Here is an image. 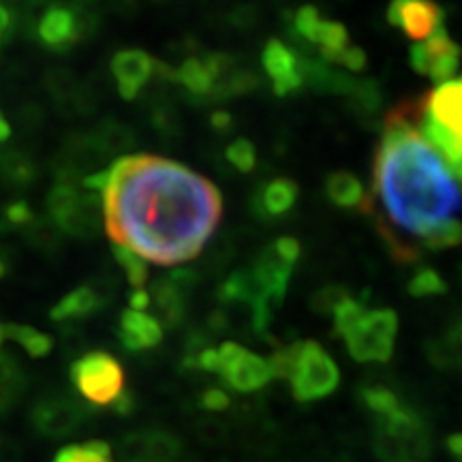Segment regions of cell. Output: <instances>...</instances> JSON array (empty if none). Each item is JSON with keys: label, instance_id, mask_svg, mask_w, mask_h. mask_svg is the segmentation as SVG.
Listing matches in <instances>:
<instances>
[{"label": "cell", "instance_id": "cell-5", "mask_svg": "<svg viewBox=\"0 0 462 462\" xmlns=\"http://www.w3.org/2000/svg\"><path fill=\"white\" fill-rule=\"evenodd\" d=\"M71 379L79 394L95 404H112L125 392L123 366L103 351H95L75 362Z\"/></svg>", "mask_w": 462, "mask_h": 462}, {"label": "cell", "instance_id": "cell-11", "mask_svg": "<svg viewBox=\"0 0 462 462\" xmlns=\"http://www.w3.org/2000/svg\"><path fill=\"white\" fill-rule=\"evenodd\" d=\"M103 223H106V218H103V198L97 193H90V190L79 193L78 201L69 208L65 215L54 218V225L62 234L82 240H90L99 236Z\"/></svg>", "mask_w": 462, "mask_h": 462}, {"label": "cell", "instance_id": "cell-38", "mask_svg": "<svg viewBox=\"0 0 462 462\" xmlns=\"http://www.w3.org/2000/svg\"><path fill=\"white\" fill-rule=\"evenodd\" d=\"M332 65H340L345 69H351V71H362V69H366V54H364V50L351 48L349 45V48L334 58Z\"/></svg>", "mask_w": 462, "mask_h": 462}, {"label": "cell", "instance_id": "cell-29", "mask_svg": "<svg viewBox=\"0 0 462 462\" xmlns=\"http://www.w3.org/2000/svg\"><path fill=\"white\" fill-rule=\"evenodd\" d=\"M437 362H443L446 366H460L462 368V323L454 326L439 345L432 349Z\"/></svg>", "mask_w": 462, "mask_h": 462}, {"label": "cell", "instance_id": "cell-14", "mask_svg": "<svg viewBox=\"0 0 462 462\" xmlns=\"http://www.w3.org/2000/svg\"><path fill=\"white\" fill-rule=\"evenodd\" d=\"M112 73L118 84V92L126 101L135 99L154 73V60L143 50L118 51L112 60Z\"/></svg>", "mask_w": 462, "mask_h": 462}, {"label": "cell", "instance_id": "cell-24", "mask_svg": "<svg viewBox=\"0 0 462 462\" xmlns=\"http://www.w3.org/2000/svg\"><path fill=\"white\" fill-rule=\"evenodd\" d=\"M5 337L17 340V343L24 346L26 354L32 357L48 356L51 351V345H54L48 334L34 330L31 326H17V323H9V326H5Z\"/></svg>", "mask_w": 462, "mask_h": 462}, {"label": "cell", "instance_id": "cell-47", "mask_svg": "<svg viewBox=\"0 0 462 462\" xmlns=\"http://www.w3.org/2000/svg\"><path fill=\"white\" fill-rule=\"evenodd\" d=\"M9 133H11V126H9V123L7 120L3 118V114H0V142H5L9 137Z\"/></svg>", "mask_w": 462, "mask_h": 462}, {"label": "cell", "instance_id": "cell-30", "mask_svg": "<svg viewBox=\"0 0 462 462\" xmlns=\"http://www.w3.org/2000/svg\"><path fill=\"white\" fill-rule=\"evenodd\" d=\"M26 238L32 246L42 248V251H54L60 245V229L56 227L54 221L34 218L31 225H26Z\"/></svg>", "mask_w": 462, "mask_h": 462}, {"label": "cell", "instance_id": "cell-9", "mask_svg": "<svg viewBox=\"0 0 462 462\" xmlns=\"http://www.w3.org/2000/svg\"><path fill=\"white\" fill-rule=\"evenodd\" d=\"M460 48L449 39L446 28L439 26L432 37L413 45L409 62L420 75H426L432 82L446 84L460 65Z\"/></svg>", "mask_w": 462, "mask_h": 462}, {"label": "cell", "instance_id": "cell-36", "mask_svg": "<svg viewBox=\"0 0 462 462\" xmlns=\"http://www.w3.org/2000/svg\"><path fill=\"white\" fill-rule=\"evenodd\" d=\"M227 159H229V163L234 165L236 170H240V171H251L253 167H255V163H257L255 148H253V143L248 142V140H245V137L236 140L227 148Z\"/></svg>", "mask_w": 462, "mask_h": 462}, {"label": "cell", "instance_id": "cell-1", "mask_svg": "<svg viewBox=\"0 0 462 462\" xmlns=\"http://www.w3.org/2000/svg\"><path fill=\"white\" fill-rule=\"evenodd\" d=\"M101 198L114 245L161 265L198 257L223 212L221 195L210 180L150 154L116 161Z\"/></svg>", "mask_w": 462, "mask_h": 462}, {"label": "cell", "instance_id": "cell-22", "mask_svg": "<svg viewBox=\"0 0 462 462\" xmlns=\"http://www.w3.org/2000/svg\"><path fill=\"white\" fill-rule=\"evenodd\" d=\"M103 298L92 287H78L75 291L67 293L65 298L51 309V319L54 321H69V319H82L101 309Z\"/></svg>", "mask_w": 462, "mask_h": 462}, {"label": "cell", "instance_id": "cell-3", "mask_svg": "<svg viewBox=\"0 0 462 462\" xmlns=\"http://www.w3.org/2000/svg\"><path fill=\"white\" fill-rule=\"evenodd\" d=\"M430 430L413 409L401 407L377 418L374 452L383 462H426L430 456Z\"/></svg>", "mask_w": 462, "mask_h": 462}, {"label": "cell", "instance_id": "cell-4", "mask_svg": "<svg viewBox=\"0 0 462 462\" xmlns=\"http://www.w3.org/2000/svg\"><path fill=\"white\" fill-rule=\"evenodd\" d=\"M398 317L394 310L379 309L364 313L360 321L345 334L349 354L357 362H385L394 351Z\"/></svg>", "mask_w": 462, "mask_h": 462}, {"label": "cell", "instance_id": "cell-23", "mask_svg": "<svg viewBox=\"0 0 462 462\" xmlns=\"http://www.w3.org/2000/svg\"><path fill=\"white\" fill-rule=\"evenodd\" d=\"M95 140L107 157H114V154L129 152L133 148V142H135V135H133V131L126 125L109 120V123L103 125L101 129L95 133Z\"/></svg>", "mask_w": 462, "mask_h": 462}, {"label": "cell", "instance_id": "cell-34", "mask_svg": "<svg viewBox=\"0 0 462 462\" xmlns=\"http://www.w3.org/2000/svg\"><path fill=\"white\" fill-rule=\"evenodd\" d=\"M364 313H366V310H364V306L357 302V300L346 296L343 302L334 309V332H337L338 337L345 338V334L362 319Z\"/></svg>", "mask_w": 462, "mask_h": 462}, {"label": "cell", "instance_id": "cell-39", "mask_svg": "<svg viewBox=\"0 0 462 462\" xmlns=\"http://www.w3.org/2000/svg\"><path fill=\"white\" fill-rule=\"evenodd\" d=\"M7 221L11 225H24L26 227V225H31L34 221V215L26 201H15V204H11L7 208Z\"/></svg>", "mask_w": 462, "mask_h": 462}, {"label": "cell", "instance_id": "cell-49", "mask_svg": "<svg viewBox=\"0 0 462 462\" xmlns=\"http://www.w3.org/2000/svg\"><path fill=\"white\" fill-rule=\"evenodd\" d=\"M456 460H458V462H462V456H458V458H456Z\"/></svg>", "mask_w": 462, "mask_h": 462}, {"label": "cell", "instance_id": "cell-16", "mask_svg": "<svg viewBox=\"0 0 462 462\" xmlns=\"http://www.w3.org/2000/svg\"><path fill=\"white\" fill-rule=\"evenodd\" d=\"M120 343H123L129 351H146L152 349L163 338V328L161 323L146 313H137V310L126 309L120 315V328H118Z\"/></svg>", "mask_w": 462, "mask_h": 462}, {"label": "cell", "instance_id": "cell-13", "mask_svg": "<svg viewBox=\"0 0 462 462\" xmlns=\"http://www.w3.org/2000/svg\"><path fill=\"white\" fill-rule=\"evenodd\" d=\"M263 69L270 75L274 84V92L279 97H285L289 92L298 90L304 84L302 67H300V58L287 48L279 39L268 42L263 50Z\"/></svg>", "mask_w": 462, "mask_h": 462}, {"label": "cell", "instance_id": "cell-43", "mask_svg": "<svg viewBox=\"0 0 462 462\" xmlns=\"http://www.w3.org/2000/svg\"><path fill=\"white\" fill-rule=\"evenodd\" d=\"M150 302H152V298H150V293L146 291V289H133V293L129 296L131 310L143 313V310H146L150 306Z\"/></svg>", "mask_w": 462, "mask_h": 462}, {"label": "cell", "instance_id": "cell-15", "mask_svg": "<svg viewBox=\"0 0 462 462\" xmlns=\"http://www.w3.org/2000/svg\"><path fill=\"white\" fill-rule=\"evenodd\" d=\"M37 37L51 50H67L79 42L78 14L73 7L65 5H54L39 17Z\"/></svg>", "mask_w": 462, "mask_h": 462}, {"label": "cell", "instance_id": "cell-27", "mask_svg": "<svg viewBox=\"0 0 462 462\" xmlns=\"http://www.w3.org/2000/svg\"><path fill=\"white\" fill-rule=\"evenodd\" d=\"M112 251H114L116 262H118L120 268L125 270L126 281L131 282V287L133 289H142L143 282L148 281V265H146V262H143L140 255H135V253H133L131 248H126V246L114 245Z\"/></svg>", "mask_w": 462, "mask_h": 462}, {"label": "cell", "instance_id": "cell-37", "mask_svg": "<svg viewBox=\"0 0 462 462\" xmlns=\"http://www.w3.org/2000/svg\"><path fill=\"white\" fill-rule=\"evenodd\" d=\"M346 298V291L340 287H328V289H321L319 293H317L315 300H313V306L315 310H319V313H334V309L343 302Z\"/></svg>", "mask_w": 462, "mask_h": 462}, {"label": "cell", "instance_id": "cell-10", "mask_svg": "<svg viewBox=\"0 0 462 462\" xmlns=\"http://www.w3.org/2000/svg\"><path fill=\"white\" fill-rule=\"evenodd\" d=\"M319 11L315 7H302L293 15V32L315 45L321 51L323 60L332 62L340 51L349 48V34L338 22L319 20Z\"/></svg>", "mask_w": 462, "mask_h": 462}, {"label": "cell", "instance_id": "cell-20", "mask_svg": "<svg viewBox=\"0 0 462 462\" xmlns=\"http://www.w3.org/2000/svg\"><path fill=\"white\" fill-rule=\"evenodd\" d=\"M298 184L289 178H276L268 182L257 195V215L259 217H282L296 206Z\"/></svg>", "mask_w": 462, "mask_h": 462}, {"label": "cell", "instance_id": "cell-25", "mask_svg": "<svg viewBox=\"0 0 462 462\" xmlns=\"http://www.w3.org/2000/svg\"><path fill=\"white\" fill-rule=\"evenodd\" d=\"M0 170H3L5 178L15 187H28L34 178H37V167H34L32 159L22 152H7L0 159Z\"/></svg>", "mask_w": 462, "mask_h": 462}, {"label": "cell", "instance_id": "cell-12", "mask_svg": "<svg viewBox=\"0 0 462 462\" xmlns=\"http://www.w3.org/2000/svg\"><path fill=\"white\" fill-rule=\"evenodd\" d=\"M392 26L401 28L411 39H429L439 26H443V9L432 3H392L388 9Z\"/></svg>", "mask_w": 462, "mask_h": 462}, {"label": "cell", "instance_id": "cell-40", "mask_svg": "<svg viewBox=\"0 0 462 462\" xmlns=\"http://www.w3.org/2000/svg\"><path fill=\"white\" fill-rule=\"evenodd\" d=\"M201 404L210 409V411H223V409H227L229 396L223 390H208L204 398H201Z\"/></svg>", "mask_w": 462, "mask_h": 462}, {"label": "cell", "instance_id": "cell-8", "mask_svg": "<svg viewBox=\"0 0 462 462\" xmlns=\"http://www.w3.org/2000/svg\"><path fill=\"white\" fill-rule=\"evenodd\" d=\"M218 368L217 374H221L225 383L236 392H255L263 388L273 373H270L268 362L251 354L245 346L236 343H223L218 346Z\"/></svg>", "mask_w": 462, "mask_h": 462}, {"label": "cell", "instance_id": "cell-26", "mask_svg": "<svg viewBox=\"0 0 462 462\" xmlns=\"http://www.w3.org/2000/svg\"><path fill=\"white\" fill-rule=\"evenodd\" d=\"M54 462H114L112 449L103 441H88L84 446H69L58 452Z\"/></svg>", "mask_w": 462, "mask_h": 462}, {"label": "cell", "instance_id": "cell-6", "mask_svg": "<svg viewBox=\"0 0 462 462\" xmlns=\"http://www.w3.org/2000/svg\"><path fill=\"white\" fill-rule=\"evenodd\" d=\"M338 368L315 340H306L300 349L296 373L291 377L293 396L300 402H313L330 396L338 385Z\"/></svg>", "mask_w": 462, "mask_h": 462}, {"label": "cell", "instance_id": "cell-46", "mask_svg": "<svg viewBox=\"0 0 462 462\" xmlns=\"http://www.w3.org/2000/svg\"><path fill=\"white\" fill-rule=\"evenodd\" d=\"M7 273H9V257L5 255V251L0 248V279H3V276H7Z\"/></svg>", "mask_w": 462, "mask_h": 462}, {"label": "cell", "instance_id": "cell-17", "mask_svg": "<svg viewBox=\"0 0 462 462\" xmlns=\"http://www.w3.org/2000/svg\"><path fill=\"white\" fill-rule=\"evenodd\" d=\"M429 112L437 123L462 140V79L439 86L429 97Z\"/></svg>", "mask_w": 462, "mask_h": 462}, {"label": "cell", "instance_id": "cell-41", "mask_svg": "<svg viewBox=\"0 0 462 462\" xmlns=\"http://www.w3.org/2000/svg\"><path fill=\"white\" fill-rule=\"evenodd\" d=\"M15 28V17L11 14L9 7L0 5V48L9 42V37L14 34Z\"/></svg>", "mask_w": 462, "mask_h": 462}, {"label": "cell", "instance_id": "cell-33", "mask_svg": "<svg viewBox=\"0 0 462 462\" xmlns=\"http://www.w3.org/2000/svg\"><path fill=\"white\" fill-rule=\"evenodd\" d=\"M448 291L446 281L439 276L435 270H420L409 282V293L413 298H429V296H443Z\"/></svg>", "mask_w": 462, "mask_h": 462}, {"label": "cell", "instance_id": "cell-18", "mask_svg": "<svg viewBox=\"0 0 462 462\" xmlns=\"http://www.w3.org/2000/svg\"><path fill=\"white\" fill-rule=\"evenodd\" d=\"M79 421V409L62 398H48L34 409V424L50 437H60L71 432Z\"/></svg>", "mask_w": 462, "mask_h": 462}, {"label": "cell", "instance_id": "cell-48", "mask_svg": "<svg viewBox=\"0 0 462 462\" xmlns=\"http://www.w3.org/2000/svg\"><path fill=\"white\" fill-rule=\"evenodd\" d=\"M3 338H5V326H0V343H3Z\"/></svg>", "mask_w": 462, "mask_h": 462}, {"label": "cell", "instance_id": "cell-45", "mask_svg": "<svg viewBox=\"0 0 462 462\" xmlns=\"http://www.w3.org/2000/svg\"><path fill=\"white\" fill-rule=\"evenodd\" d=\"M210 123L217 131H227L231 126V116L227 112H215V114H212Z\"/></svg>", "mask_w": 462, "mask_h": 462}, {"label": "cell", "instance_id": "cell-32", "mask_svg": "<svg viewBox=\"0 0 462 462\" xmlns=\"http://www.w3.org/2000/svg\"><path fill=\"white\" fill-rule=\"evenodd\" d=\"M300 349H302V343H291L287 346H281V349L276 351V354L273 356V360L268 362L273 377L291 381L293 373H296V366H298Z\"/></svg>", "mask_w": 462, "mask_h": 462}, {"label": "cell", "instance_id": "cell-19", "mask_svg": "<svg viewBox=\"0 0 462 462\" xmlns=\"http://www.w3.org/2000/svg\"><path fill=\"white\" fill-rule=\"evenodd\" d=\"M326 193L340 208H356L360 212L371 210V195H366L362 182L349 171L332 173L326 182Z\"/></svg>", "mask_w": 462, "mask_h": 462}, {"label": "cell", "instance_id": "cell-21", "mask_svg": "<svg viewBox=\"0 0 462 462\" xmlns=\"http://www.w3.org/2000/svg\"><path fill=\"white\" fill-rule=\"evenodd\" d=\"M154 304L159 310V323L161 328H176L184 317V289H180L173 282L170 276L159 279L152 285Z\"/></svg>", "mask_w": 462, "mask_h": 462}, {"label": "cell", "instance_id": "cell-35", "mask_svg": "<svg viewBox=\"0 0 462 462\" xmlns=\"http://www.w3.org/2000/svg\"><path fill=\"white\" fill-rule=\"evenodd\" d=\"M462 242V223L460 221H449L441 227L432 231V234L426 238L421 245L426 248H432V251H441V248H452L458 246Z\"/></svg>", "mask_w": 462, "mask_h": 462}, {"label": "cell", "instance_id": "cell-31", "mask_svg": "<svg viewBox=\"0 0 462 462\" xmlns=\"http://www.w3.org/2000/svg\"><path fill=\"white\" fill-rule=\"evenodd\" d=\"M362 401L374 415H377V418H383V415L396 411V409L402 404L401 401H398V396L394 394V392L383 388V385H373V388L364 390Z\"/></svg>", "mask_w": 462, "mask_h": 462}, {"label": "cell", "instance_id": "cell-42", "mask_svg": "<svg viewBox=\"0 0 462 462\" xmlns=\"http://www.w3.org/2000/svg\"><path fill=\"white\" fill-rule=\"evenodd\" d=\"M17 392H20V385L0 381V411H7L11 404H14Z\"/></svg>", "mask_w": 462, "mask_h": 462}, {"label": "cell", "instance_id": "cell-44", "mask_svg": "<svg viewBox=\"0 0 462 462\" xmlns=\"http://www.w3.org/2000/svg\"><path fill=\"white\" fill-rule=\"evenodd\" d=\"M114 404V411L116 413H123V415H129L133 411V404H135V401H133L131 392H123L116 401L112 402Z\"/></svg>", "mask_w": 462, "mask_h": 462}, {"label": "cell", "instance_id": "cell-7", "mask_svg": "<svg viewBox=\"0 0 462 462\" xmlns=\"http://www.w3.org/2000/svg\"><path fill=\"white\" fill-rule=\"evenodd\" d=\"M300 257V245L296 238H281L274 245H270L262 255L257 257L255 265L251 268V274L262 289L265 298H273L281 302L285 296L291 270Z\"/></svg>", "mask_w": 462, "mask_h": 462}, {"label": "cell", "instance_id": "cell-28", "mask_svg": "<svg viewBox=\"0 0 462 462\" xmlns=\"http://www.w3.org/2000/svg\"><path fill=\"white\" fill-rule=\"evenodd\" d=\"M48 88L56 101L60 103H75L82 86L78 84L75 75L65 67H54L48 73Z\"/></svg>", "mask_w": 462, "mask_h": 462}, {"label": "cell", "instance_id": "cell-2", "mask_svg": "<svg viewBox=\"0 0 462 462\" xmlns=\"http://www.w3.org/2000/svg\"><path fill=\"white\" fill-rule=\"evenodd\" d=\"M373 180L371 198H379L392 227L396 225L421 242L441 225L458 221L462 193L454 173L424 142L418 126L385 120Z\"/></svg>", "mask_w": 462, "mask_h": 462}]
</instances>
